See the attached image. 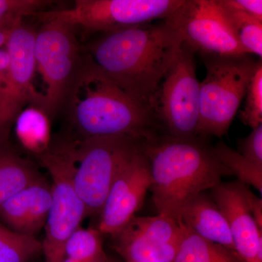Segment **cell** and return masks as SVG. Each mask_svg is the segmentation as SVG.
I'll return each instance as SVG.
<instances>
[{
	"instance_id": "1",
	"label": "cell",
	"mask_w": 262,
	"mask_h": 262,
	"mask_svg": "<svg viewBox=\"0 0 262 262\" xmlns=\"http://www.w3.org/2000/svg\"><path fill=\"white\" fill-rule=\"evenodd\" d=\"M183 43L164 19L102 33L86 51L117 85L155 114L160 84Z\"/></svg>"
},
{
	"instance_id": "2",
	"label": "cell",
	"mask_w": 262,
	"mask_h": 262,
	"mask_svg": "<svg viewBox=\"0 0 262 262\" xmlns=\"http://www.w3.org/2000/svg\"><path fill=\"white\" fill-rule=\"evenodd\" d=\"M66 104L77 140L112 136L148 140L162 130L155 114L117 85L88 53L81 58Z\"/></svg>"
},
{
	"instance_id": "3",
	"label": "cell",
	"mask_w": 262,
	"mask_h": 262,
	"mask_svg": "<svg viewBox=\"0 0 262 262\" xmlns=\"http://www.w3.org/2000/svg\"><path fill=\"white\" fill-rule=\"evenodd\" d=\"M203 139H177L163 133L144 141L151 171L149 190L158 214L179 222L187 201L211 190L227 175Z\"/></svg>"
},
{
	"instance_id": "4",
	"label": "cell",
	"mask_w": 262,
	"mask_h": 262,
	"mask_svg": "<svg viewBox=\"0 0 262 262\" xmlns=\"http://www.w3.org/2000/svg\"><path fill=\"white\" fill-rule=\"evenodd\" d=\"M76 141L67 137L51 142L37 158L51 178L52 204L42 242L46 262H62L67 239L86 218L75 186Z\"/></svg>"
},
{
	"instance_id": "5",
	"label": "cell",
	"mask_w": 262,
	"mask_h": 262,
	"mask_svg": "<svg viewBox=\"0 0 262 262\" xmlns=\"http://www.w3.org/2000/svg\"><path fill=\"white\" fill-rule=\"evenodd\" d=\"M201 56L206 76L200 83L198 136L221 138L228 131L259 61L249 55Z\"/></svg>"
},
{
	"instance_id": "6",
	"label": "cell",
	"mask_w": 262,
	"mask_h": 262,
	"mask_svg": "<svg viewBox=\"0 0 262 262\" xmlns=\"http://www.w3.org/2000/svg\"><path fill=\"white\" fill-rule=\"evenodd\" d=\"M75 141L76 190L85 207L86 218L98 215L115 179L144 140L112 136Z\"/></svg>"
},
{
	"instance_id": "7",
	"label": "cell",
	"mask_w": 262,
	"mask_h": 262,
	"mask_svg": "<svg viewBox=\"0 0 262 262\" xmlns=\"http://www.w3.org/2000/svg\"><path fill=\"white\" fill-rule=\"evenodd\" d=\"M184 0H76L70 9L39 12V20H60L87 32L105 33L164 20Z\"/></svg>"
},
{
	"instance_id": "8",
	"label": "cell",
	"mask_w": 262,
	"mask_h": 262,
	"mask_svg": "<svg viewBox=\"0 0 262 262\" xmlns=\"http://www.w3.org/2000/svg\"><path fill=\"white\" fill-rule=\"evenodd\" d=\"M42 21L36 32L34 56L46 88L42 108L53 117L63 106L82 56L75 27L53 19Z\"/></svg>"
},
{
	"instance_id": "9",
	"label": "cell",
	"mask_w": 262,
	"mask_h": 262,
	"mask_svg": "<svg viewBox=\"0 0 262 262\" xmlns=\"http://www.w3.org/2000/svg\"><path fill=\"white\" fill-rule=\"evenodd\" d=\"M155 114L166 135L177 139L198 137L200 82L194 52L184 43L160 84Z\"/></svg>"
},
{
	"instance_id": "10",
	"label": "cell",
	"mask_w": 262,
	"mask_h": 262,
	"mask_svg": "<svg viewBox=\"0 0 262 262\" xmlns=\"http://www.w3.org/2000/svg\"><path fill=\"white\" fill-rule=\"evenodd\" d=\"M165 20L178 32L183 42L201 56L248 55L219 0H184Z\"/></svg>"
},
{
	"instance_id": "11",
	"label": "cell",
	"mask_w": 262,
	"mask_h": 262,
	"mask_svg": "<svg viewBox=\"0 0 262 262\" xmlns=\"http://www.w3.org/2000/svg\"><path fill=\"white\" fill-rule=\"evenodd\" d=\"M35 37V31L21 23L5 45L10 62L6 84L0 94V141L9 140L12 126L27 105L42 108V94L33 84L37 69Z\"/></svg>"
},
{
	"instance_id": "12",
	"label": "cell",
	"mask_w": 262,
	"mask_h": 262,
	"mask_svg": "<svg viewBox=\"0 0 262 262\" xmlns=\"http://www.w3.org/2000/svg\"><path fill=\"white\" fill-rule=\"evenodd\" d=\"M151 183L149 160L142 145L110 188L98 214V230L110 236L121 230L142 206Z\"/></svg>"
},
{
	"instance_id": "13",
	"label": "cell",
	"mask_w": 262,
	"mask_h": 262,
	"mask_svg": "<svg viewBox=\"0 0 262 262\" xmlns=\"http://www.w3.org/2000/svg\"><path fill=\"white\" fill-rule=\"evenodd\" d=\"M245 185L237 180L221 182L211 189V198L227 221L239 257L244 262H262V229L248 209Z\"/></svg>"
},
{
	"instance_id": "14",
	"label": "cell",
	"mask_w": 262,
	"mask_h": 262,
	"mask_svg": "<svg viewBox=\"0 0 262 262\" xmlns=\"http://www.w3.org/2000/svg\"><path fill=\"white\" fill-rule=\"evenodd\" d=\"M52 204L51 182L45 176L0 205V222L15 233L37 237Z\"/></svg>"
},
{
	"instance_id": "15",
	"label": "cell",
	"mask_w": 262,
	"mask_h": 262,
	"mask_svg": "<svg viewBox=\"0 0 262 262\" xmlns=\"http://www.w3.org/2000/svg\"><path fill=\"white\" fill-rule=\"evenodd\" d=\"M179 222L203 238L237 254L227 221L206 192L186 203L179 214Z\"/></svg>"
},
{
	"instance_id": "16",
	"label": "cell",
	"mask_w": 262,
	"mask_h": 262,
	"mask_svg": "<svg viewBox=\"0 0 262 262\" xmlns=\"http://www.w3.org/2000/svg\"><path fill=\"white\" fill-rule=\"evenodd\" d=\"M111 237L114 249L126 262H172L180 244L158 242L138 230L130 222Z\"/></svg>"
},
{
	"instance_id": "17",
	"label": "cell",
	"mask_w": 262,
	"mask_h": 262,
	"mask_svg": "<svg viewBox=\"0 0 262 262\" xmlns=\"http://www.w3.org/2000/svg\"><path fill=\"white\" fill-rule=\"evenodd\" d=\"M43 176L35 164L12 147L9 140L0 141V205Z\"/></svg>"
},
{
	"instance_id": "18",
	"label": "cell",
	"mask_w": 262,
	"mask_h": 262,
	"mask_svg": "<svg viewBox=\"0 0 262 262\" xmlns=\"http://www.w3.org/2000/svg\"><path fill=\"white\" fill-rule=\"evenodd\" d=\"M15 124V133L24 149L37 157L49 147L51 121L42 108L29 105L19 114Z\"/></svg>"
},
{
	"instance_id": "19",
	"label": "cell",
	"mask_w": 262,
	"mask_h": 262,
	"mask_svg": "<svg viewBox=\"0 0 262 262\" xmlns=\"http://www.w3.org/2000/svg\"><path fill=\"white\" fill-rule=\"evenodd\" d=\"M182 227V239L172 262H244L236 253Z\"/></svg>"
},
{
	"instance_id": "20",
	"label": "cell",
	"mask_w": 262,
	"mask_h": 262,
	"mask_svg": "<svg viewBox=\"0 0 262 262\" xmlns=\"http://www.w3.org/2000/svg\"><path fill=\"white\" fill-rule=\"evenodd\" d=\"M213 154L227 174L237 177V181L253 186L262 194V165L245 158L223 141L213 146Z\"/></svg>"
},
{
	"instance_id": "21",
	"label": "cell",
	"mask_w": 262,
	"mask_h": 262,
	"mask_svg": "<svg viewBox=\"0 0 262 262\" xmlns=\"http://www.w3.org/2000/svg\"><path fill=\"white\" fill-rule=\"evenodd\" d=\"M103 234L94 228L76 229L66 242L65 257L82 262H106L108 260L103 246Z\"/></svg>"
},
{
	"instance_id": "22",
	"label": "cell",
	"mask_w": 262,
	"mask_h": 262,
	"mask_svg": "<svg viewBox=\"0 0 262 262\" xmlns=\"http://www.w3.org/2000/svg\"><path fill=\"white\" fill-rule=\"evenodd\" d=\"M42 253L37 237L15 233L0 222V262H28Z\"/></svg>"
},
{
	"instance_id": "23",
	"label": "cell",
	"mask_w": 262,
	"mask_h": 262,
	"mask_svg": "<svg viewBox=\"0 0 262 262\" xmlns=\"http://www.w3.org/2000/svg\"><path fill=\"white\" fill-rule=\"evenodd\" d=\"M223 8L245 53L257 55L261 59L262 20L242 12Z\"/></svg>"
},
{
	"instance_id": "24",
	"label": "cell",
	"mask_w": 262,
	"mask_h": 262,
	"mask_svg": "<svg viewBox=\"0 0 262 262\" xmlns=\"http://www.w3.org/2000/svg\"><path fill=\"white\" fill-rule=\"evenodd\" d=\"M244 110L239 117L245 125L254 129L262 125V62L258 61L246 94Z\"/></svg>"
},
{
	"instance_id": "25",
	"label": "cell",
	"mask_w": 262,
	"mask_h": 262,
	"mask_svg": "<svg viewBox=\"0 0 262 262\" xmlns=\"http://www.w3.org/2000/svg\"><path fill=\"white\" fill-rule=\"evenodd\" d=\"M50 3L44 0H0V21H22L24 17L42 11Z\"/></svg>"
},
{
	"instance_id": "26",
	"label": "cell",
	"mask_w": 262,
	"mask_h": 262,
	"mask_svg": "<svg viewBox=\"0 0 262 262\" xmlns=\"http://www.w3.org/2000/svg\"><path fill=\"white\" fill-rule=\"evenodd\" d=\"M238 152L245 158L262 165V125L252 129V132L238 140Z\"/></svg>"
},
{
	"instance_id": "27",
	"label": "cell",
	"mask_w": 262,
	"mask_h": 262,
	"mask_svg": "<svg viewBox=\"0 0 262 262\" xmlns=\"http://www.w3.org/2000/svg\"><path fill=\"white\" fill-rule=\"evenodd\" d=\"M226 9L242 12L262 20L261 0H219Z\"/></svg>"
},
{
	"instance_id": "28",
	"label": "cell",
	"mask_w": 262,
	"mask_h": 262,
	"mask_svg": "<svg viewBox=\"0 0 262 262\" xmlns=\"http://www.w3.org/2000/svg\"><path fill=\"white\" fill-rule=\"evenodd\" d=\"M244 196L248 209L252 215L253 220L257 224L258 227L262 229V201L245 185Z\"/></svg>"
},
{
	"instance_id": "29",
	"label": "cell",
	"mask_w": 262,
	"mask_h": 262,
	"mask_svg": "<svg viewBox=\"0 0 262 262\" xmlns=\"http://www.w3.org/2000/svg\"><path fill=\"white\" fill-rule=\"evenodd\" d=\"M10 55L6 47L0 48V94L6 84L10 68Z\"/></svg>"
},
{
	"instance_id": "30",
	"label": "cell",
	"mask_w": 262,
	"mask_h": 262,
	"mask_svg": "<svg viewBox=\"0 0 262 262\" xmlns=\"http://www.w3.org/2000/svg\"><path fill=\"white\" fill-rule=\"evenodd\" d=\"M22 21L4 20L0 21V48L5 47L11 35L12 32Z\"/></svg>"
},
{
	"instance_id": "31",
	"label": "cell",
	"mask_w": 262,
	"mask_h": 262,
	"mask_svg": "<svg viewBox=\"0 0 262 262\" xmlns=\"http://www.w3.org/2000/svg\"><path fill=\"white\" fill-rule=\"evenodd\" d=\"M62 262H82L80 261H77V260L73 259V258H71L69 257H64L63 258V261Z\"/></svg>"
},
{
	"instance_id": "32",
	"label": "cell",
	"mask_w": 262,
	"mask_h": 262,
	"mask_svg": "<svg viewBox=\"0 0 262 262\" xmlns=\"http://www.w3.org/2000/svg\"><path fill=\"white\" fill-rule=\"evenodd\" d=\"M106 262H115V261H113V259H111V258H108V260Z\"/></svg>"
}]
</instances>
